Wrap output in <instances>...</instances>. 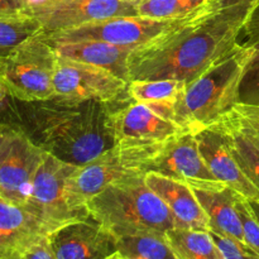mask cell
Segmentation results:
<instances>
[{
  "label": "cell",
  "mask_w": 259,
  "mask_h": 259,
  "mask_svg": "<svg viewBox=\"0 0 259 259\" xmlns=\"http://www.w3.org/2000/svg\"><path fill=\"white\" fill-rule=\"evenodd\" d=\"M249 18L239 8H220L212 0L191 22L136 48L129 56V78H172L189 85L237 47Z\"/></svg>",
  "instance_id": "6da1fadb"
},
{
  "label": "cell",
  "mask_w": 259,
  "mask_h": 259,
  "mask_svg": "<svg viewBox=\"0 0 259 259\" xmlns=\"http://www.w3.org/2000/svg\"><path fill=\"white\" fill-rule=\"evenodd\" d=\"M111 114L109 104L101 101L43 108L40 146L67 163H89L114 147Z\"/></svg>",
  "instance_id": "7a4b0ae2"
},
{
  "label": "cell",
  "mask_w": 259,
  "mask_h": 259,
  "mask_svg": "<svg viewBox=\"0 0 259 259\" xmlns=\"http://www.w3.org/2000/svg\"><path fill=\"white\" fill-rule=\"evenodd\" d=\"M89 214L114 237L166 235L176 228L167 205L152 191L144 172L131 174L109 185L88 202Z\"/></svg>",
  "instance_id": "3957f363"
},
{
  "label": "cell",
  "mask_w": 259,
  "mask_h": 259,
  "mask_svg": "<svg viewBox=\"0 0 259 259\" xmlns=\"http://www.w3.org/2000/svg\"><path fill=\"white\" fill-rule=\"evenodd\" d=\"M248 57L247 48L238 43L232 52L190 82L175 105L174 120L194 134L220 121L238 103Z\"/></svg>",
  "instance_id": "277c9868"
},
{
  "label": "cell",
  "mask_w": 259,
  "mask_h": 259,
  "mask_svg": "<svg viewBox=\"0 0 259 259\" xmlns=\"http://www.w3.org/2000/svg\"><path fill=\"white\" fill-rule=\"evenodd\" d=\"M111 123L114 147L121 163L139 172H144L152 159L185 132L175 120L149 105L136 101L113 111Z\"/></svg>",
  "instance_id": "5b68a950"
},
{
  "label": "cell",
  "mask_w": 259,
  "mask_h": 259,
  "mask_svg": "<svg viewBox=\"0 0 259 259\" xmlns=\"http://www.w3.org/2000/svg\"><path fill=\"white\" fill-rule=\"evenodd\" d=\"M57 58L45 34L34 35L0 57V85L19 101H52Z\"/></svg>",
  "instance_id": "8992f818"
},
{
  "label": "cell",
  "mask_w": 259,
  "mask_h": 259,
  "mask_svg": "<svg viewBox=\"0 0 259 259\" xmlns=\"http://www.w3.org/2000/svg\"><path fill=\"white\" fill-rule=\"evenodd\" d=\"M202 10L190 17L179 18V19H154V18H147L142 15L116 17L58 30L55 33H48V34L43 33V34L48 42L101 40V42L136 50V48L153 42L161 35L168 33L169 30H174L191 22Z\"/></svg>",
  "instance_id": "52a82bcc"
},
{
  "label": "cell",
  "mask_w": 259,
  "mask_h": 259,
  "mask_svg": "<svg viewBox=\"0 0 259 259\" xmlns=\"http://www.w3.org/2000/svg\"><path fill=\"white\" fill-rule=\"evenodd\" d=\"M46 149L22 129L0 121V196L25 206Z\"/></svg>",
  "instance_id": "ba28073f"
},
{
  "label": "cell",
  "mask_w": 259,
  "mask_h": 259,
  "mask_svg": "<svg viewBox=\"0 0 259 259\" xmlns=\"http://www.w3.org/2000/svg\"><path fill=\"white\" fill-rule=\"evenodd\" d=\"M76 167L46 151L33 180L32 192L25 207L53 232L90 217L73 210L68 202L67 180Z\"/></svg>",
  "instance_id": "9c48e42d"
},
{
  "label": "cell",
  "mask_w": 259,
  "mask_h": 259,
  "mask_svg": "<svg viewBox=\"0 0 259 259\" xmlns=\"http://www.w3.org/2000/svg\"><path fill=\"white\" fill-rule=\"evenodd\" d=\"M128 83L105 68L58 56L52 101L57 105H76L85 101L109 104L128 90Z\"/></svg>",
  "instance_id": "30bf717a"
},
{
  "label": "cell",
  "mask_w": 259,
  "mask_h": 259,
  "mask_svg": "<svg viewBox=\"0 0 259 259\" xmlns=\"http://www.w3.org/2000/svg\"><path fill=\"white\" fill-rule=\"evenodd\" d=\"M139 0H52L28 8L46 34L116 17L139 15Z\"/></svg>",
  "instance_id": "8fae6325"
},
{
  "label": "cell",
  "mask_w": 259,
  "mask_h": 259,
  "mask_svg": "<svg viewBox=\"0 0 259 259\" xmlns=\"http://www.w3.org/2000/svg\"><path fill=\"white\" fill-rule=\"evenodd\" d=\"M48 243L55 259H108L118 252L116 238L91 217L57 229Z\"/></svg>",
  "instance_id": "7c38bea8"
},
{
  "label": "cell",
  "mask_w": 259,
  "mask_h": 259,
  "mask_svg": "<svg viewBox=\"0 0 259 259\" xmlns=\"http://www.w3.org/2000/svg\"><path fill=\"white\" fill-rule=\"evenodd\" d=\"M139 171L129 169L121 163L115 147L89 163L76 167L67 180L70 206L81 214L90 215L88 202L103 192L109 185Z\"/></svg>",
  "instance_id": "4fadbf2b"
},
{
  "label": "cell",
  "mask_w": 259,
  "mask_h": 259,
  "mask_svg": "<svg viewBox=\"0 0 259 259\" xmlns=\"http://www.w3.org/2000/svg\"><path fill=\"white\" fill-rule=\"evenodd\" d=\"M53 230L25 206L0 196V259H24Z\"/></svg>",
  "instance_id": "5bb4252c"
},
{
  "label": "cell",
  "mask_w": 259,
  "mask_h": 259,
  "mask_svg": "<svg viewBox=\"0 0 259 259\" xmlns=\"http://www.w3.org/2000/svg\"><path fill=\"white\" fill-rule=\"evenodd\" d=\"M195 136L202 158L215 179L237 191L248 201L259 200V190L240 169L219 124L201 129Z\"/></svg>",
  "instance_id": "9a60e30c"
},
{
  "label": "cell",
  "mask_w": 259,
  "mask_h": 259,
  "mask_svg": "<svg viewBox=\"0 0 259 259\" xmlns=\"http://www.w3.org/2000/svg\"><path fill=\"white\" fill-rule=\"evenodd\" d=\"M154 171L171 179L190 182L218 181L199 149L196 136L184 132L172 139L146 167L144 172Z\"/></svg>",
  "instance_id": "2e32d148"
},
{
  "label": "cell",
  "mask_w": 259,
  "mask_h": 259,
  "mask_svg": "<svg viewBox=\"0 0 259 259\" xmlns=\"http://www.w3.org/2000/svg\"><path fill=\"white\" fill-rule=\"evenodd\" d=\"M144 180L171 210L176 228L210 232L209 219L189 184L154 171L144 172Z\"/></svg>",
  "instance_id": "e0dca14e"
},
{
  "label": "cell",
  "mask_w": 259,
  "mask_h": 259,
  "mask_svg": "<svg viewBox=\"0 0 259 259\" xmlns=\"http://www.w3.org/2000/svg\"><path fill=\"white\" fill-rule=\"evenodd\" d=\"M189 185L209 219L210 232L244 242L243 225L237 210L240 195L220 181L190 182Z\"/></svg>",
  "instance_id": "ac0fdd59"
},
{
  "label": "cell",
  "mask_w": 259,
  "mask_h": 259,
  "mask_svg": "<svg viewBox=\"0 0 259 259\" xmlns=\"http://www.w3.org/2000/svg\"><path fill=\"white\" fill-rule=\"evenodd\" d=\"M61 57L89 63L110 71L118 77L129 82V56L133 48L121 47L101 40H72L50 42Z\"/></svg>",
  "instance_id": "d6986e66"
},
{
  "label": "cell",
  "mask_w": 259,
  "mask_h": 259,
  "mask_svg": "<svg viewBox=\"0 0 259 259\" xmlns=\"http://www.w3.org/2000/svg\"><path fill=\"white\" fill-rule=\"evenodd\" d=\"M243 174L259 190V136L234 108L218 121Z\"/></svg>",
  "instance_id": "ffe728a7"
},
{
  "label": "cell",
  "mask_w": 259,
  "mask_h": 259,
  "mask_svg": "<svg viewBox=\"0 0 259 259\" xmlns=\"http://www.w3.org/2000/svg\"><path fill=\"white\" fill-rule=\"evenodd\" d=\"M187 83L181 80H136L128 83L129 98L149 105L162 115L174 120L175 105L185 94Z\"/></svg>",
  "instance_id": "44dd1931"
},
{
  "label": "cell",
  "mask_w": 259,
  "mask_h": 259,
  "mask_svg": "<svg viewBox=\"0 0 259 259\" xmlns=\"http://www.w3.org/2000/svg\"><path fill=\"white\" fill-rule=\"evenodd\" d=\"M239 43L247 48L249 57L240 82L238 103L259 105V7L243 28Z\"/></svg>",
  "instance_id": "7402d4cb"
},
{
  "label": "cell",
  "mask_w": 259,
  "mask_h": 259,
  "mask_svg": "<svg viewBox=\"0 0 259 259\" xmlns=\"http://www.w3.org/2000/svg\"><path fill=\"white\" fill-rule=\"evenodd\" d=\"M166 239L179 259H223L210 232L174 228Z\"/></svg>",
  "instance_id": "603a6c76"
},
{
  "label": "cell",
  "mask_w": 259,
  "mask_h": 259,
  "mask_svg": "<svg viewBox=\"0 0 259 259\" xmlns=\"http://www.w3.org/2000/svg\"><path fill=\"white\" fill-rule=\"evenodd\" d=\"M116 249L128 259H179L167 242L166 235L138 234L116 239Z\"/></svg>",
  "instance_id": "cb8c5ba5"
},
{
  "label": "cell",
  "mask_w": 259,
  "mask_h": 259,
  "mask_svg": "<svg viewBox=\"0 0 259 259\" xmlns=\"http://www.w3.org/2000/svg\"><path fill=\"white\" fill-rule=\"evenodd\" d=\"M40 33L42 24L28 12L0 15V57Z\"/></svg>",
  "instance_id": "d4e9b609"
},
{
  "label": "cell",
  "mask_w": 259,
  "mask_h": 259,
  "mask_svg": "<svg viewBox=\"0 0 259 259\" xmlns=\"http://www.w3.org/2000/svg\"><path fill=\"white\" fill-rule=\"evenodd\" d=\"M212 0H139L137 9L142 17L179 19L190 17L211 4Z\"/></svg>",
  "instance_id": "484cf974"
},
{
  "label": "cell",
  "mask_w": 259,
  "mask_h": 259,
  "mask_svg": "<svg viewBox=\"0 0 259 259\" xmlns=\"http://www.w3.org/2000/svg\"><path fill=\"white\" fill-rule=\"evenodd\" d=\"M210 233L223 259H259V253L252 249L247 243L217 233Z\"/></svg>",
  "instance_id": "4316f807"
},
{
  "label": "cell",
  "mask_w": 259,
  "mask_h": 259,
  "mask_svg": "<svg viewBox=\"0 0 259 259\" xmlns=\"http://www.w3.org/2000/svg\"><path fill=\"white\" fill-rule=\"evenodd\" d=\"M237 210L243 225L244 242L259 253V222L253 215L247 199H244L242 195L237 200Z\"/></svg>",
  "instance_id": "83f0119b"
},
{
  "label": "cell",
  "mask_w": 259,
  "mask_h": 259,
  "mask_svg": "<svg viewBox=\"0 0 259 259\" xmlns=\"http://www.w3.org/2000/svg\"><path fill=\"white\" fill-rule=\"evenodd\" d=\"M214 3L220 8H239V9H243L250 15L259 7V0H214Z\"/></svg>",
  "instance_id": "f1b7e54d"
},
{
  "label": "cell",
  "mask_w": 259,
  "mask_h": 259,
  "mask_svg": "<svg viewBox=\"0 0 259 259\" xmlns=\"http://www.w3.org/2000/svg\"><path fill=\"white\" fill-rule=\"evenodd\" d=\"M28 10L27 0H0V15L17 14Z\"/></svg>",
  "instance_id": "f546056e"
},
{
  "label": "cell",
  "mask_w": 259,
  "mask_h": 259,
  "mask_svg": "<svg viewBox=\"0 0 259 259\" xmlns=\"http://www.w3.org/2000/svg\"><path fill=\"white\" fill-rule=\"evenodd\" d=\"M24 259H55V255H53L52 250H51L48 239L43 240L42 243L35 245L33 249H30L25 254Z\"/></svg>",
  "instance_id": "4dcf8cb0"
},
{
  "label": "cell",
  "mask_w": 259,
  "mask_h": 259,
  "mask_svg": "<svg viewBox=\"0 0 259 259\" xmlns=\"http://www.w3.org/2000/svg\"><path fill=\"white\" fill-rule=\"evenodd\" d=\"M234 108L237 110L242 111V113H247V114H252V115H255L259 118V105H248V104H235Z\"/></svg>",
  "instance_id": "1f68e13d"
},
{
  "label": "cell",
  "mask_w": 259,
  "mask_h": 259,
  "mask_svg": "<svg viewBox=\"0 0 259 259\" xmlns=\"http://www.w3.org/2000/svg\"><path fill=\"white\" fill-rule=\"evenodd\" d=\"M234 109H235V108H234ZM235 110H237V109H235ZM238 111H239V110H238ZM239 113L242 114V115H244V118L247 119L248 121H249V124H250V125H252V128L254 129L255 133H257L258 136H259V118H258V116L252 115V114L242 113V111H239Z\"/></svg>",
  "instance_id": "d6a6232c"
},
{
  "label": "cell",
  "mask_w": 259,
  "mask_h": 259,
  "mask_svg": "<svg viewBox=\"0 0 259 259\" xmlns=\"http://www.w3.org/2000/svg\"><path fill=\"white\" fill-rule=\"evenodd\" d=\"M248 201V200H247ZM248 205H249L250 210H252L253 215L255 217V219L259 222V200H253V201H248Z\"/></svg>",
  "instance_id": "836d02e7"
},
{
  "label": "cell",
  "mask_w": 259,
  "mask_h": 259,
  "mask_svg": "<svg viewBox=\"0 0 259 259\" xmlns=\"http://www.w3.org/2000/svg\"><path fill=\"white\" fill-rule=\"evenodd\" d=\"M47 2H52V0H27L28 3V8L33 7V5H39L43 4V3H47Z\"/></svg>",
  "instance_id": "e575fe53"
},
{
  "label": "cell",
  "mask_w": 259,
  "mask_h": 259,
  "mask_svg": "<svg viewBox=\"0 0 259 259\" xmlns=\"http://www.w3.org/2000/svg\"><path fill=\"white\" fill-rule=\"evenodd\" d=\"M111 259H128V258H124V257H121V255H120V254H119V253H118V252H116V253H115V254H114V255H113V257H111Z\"/></svg>",
  "instance_id": "d590c367"
},
{
  "label": "cell",
  "mask_w": 259,
  "mask_h": 259,
  "mask_svg": "<svg viewBox=\"0 0 259 259\" xmlns=\"http://www.w3.org/2000/svg\"><path fill=\"white\" fill-rule=\"evenodd\" d=\"M111 257H113V255H111ZM111 257H110V258H108V259H111Z\"/></svg>",
  "instance_id": "8d00e7d4"
}]
</instances>
